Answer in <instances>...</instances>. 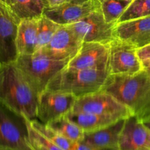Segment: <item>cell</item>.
<instances>
[{
	"label": "cell",
	"mask_w": 150,
	"mask_h": 150,
	"mask_svg": "<svg viewBox=\"0 0 150 150\" xmlns=\"http://www.w3.org/2000/svg\"><path fill=\"white\" fill-rule=\"evenodd\" d=\"M101 90L141 121L150 118V77L144 70L134 75H109Z\"/></svg>",
	"instance_id": "6da1fadb"
},
{
	"label": "cell",
	"mask_w": 150,
	"mask_h": 150,
	"mask_svg": "<svg viewBox=\"0 0 150 150\" xmlns=\"http://www.w3.org/2000/svg\"><path fill=\"white\" fill-rule=\"evenodd\" d=\"M38 100V95L14 63L0 67V105L19 117L34 120Z\"/></svg>",
	"instance_id": "7a4b0ae2"
},
{
	"label": "cell",
	"mask_w": 150,
	"mask_h": 150,
	"mask_svg": "<svg viewBox=\"0 0 150 150\" xmlns=\"http://www.w3.org/2000/svg\"><path fill=\"white\" fill-rule=\"evenodd\" d=\"M108 76V70L66 67L51 79L46 89L71 94L78 98L101 90Z\"/></svg>",
	"instance_id": "3957f363"
},
{
	"label": "cell",
	"mask_w": 150,
	"mask_h": 150,
	"mask_svg": "<svg viewBox=\"0 0 150 150\" xmlns=\"http://www.w3.org/2000/svg\"><path fill=\"white\" fill-rule=\"evenodd\" d=\"M68 62L51 59L37 51L31 55H19L13 63L39 96L46 89L51 79L67 66Z\"/></svg>",
	"instance_id": "277c9868"
},
{
	"label": "cell",
	"mask_w": 150,
	"mask_h": 150,
	"mask_svg": "<svg viewBox=\"0 0 150 150\" xmlns=\"http://www.w3.org/2000/svg\"><path fill=\"white\" fill-rule=\"evenodd\" d=\"M116 25V23L105 21L99 7L79 21L66 26L73 30L82 42H99L109 45L115 39Z\"/></svg>",
	"instance_id": "5b68a950"
},
{
	"label": "cell",
	"mask_w": 150,
	"mask_h": 150,
	"mask_svg": "<svg viewBox=\"0 0 150 150\" xmlns=\"http://www.w3.org/2000/svg\"><path fill=\"white\" fill-rule=\"evenodd\" d=\"M72 110L117 118L126 119L132 115L124 105L101 90L78 98Z\"/></svg>",
	"instance_id": "8992f818"
},
{
	"label": "cell",
	"mask_w": 150,
	"mask_h": 150,
	"mask_svg": "<svg viewBox=\"0 0 150 150\" xmlns=\"http://www.w3.org/2000/svg\"><path fill=\"white\" fill-rule=\"evenodd\" d=\"M76 99L71 94L46 89L38 96L37 118L47 124L66 116L73 109Z\"/></svg>",
	"instance_id": "52a82bcc"
},
{
	"label": "cell",
	"mask_w": 150,
	"mask_h": 150,
	"mask_svg": "<svg viewBox=\"0 0 150 150\" xmlns=\"http://www.w3.org/2000/svg\"><path fill=\"white\" fill-rule=\"evenodd\" d=\"M141 70L136 48L116 38L109 43V75H134Z\"/></svg>",
	"instance_id": "ba28073f"
},
{
	"label": "cell",
	"mask_w": 150,
	"mask_h": 150,
	"mask_svg": "<svg viewBox=\"0 0 150 150\" xmlns=\"http://www.w3.org/2000/svg\"><path fill=\"white\" fill-rule=\"evenodd\" d=\"M100 7L98 0H69L62 5L46 7L43 15L61 26L76 23Z\"/></svg>",
	"instance_id": "9c48e42d"
},
{
	"label": "cell",
	"mask_w": 150,
	"mask_h": 150,
	"mask_svg": "<svg viewBox=\"0 0 150 150\" xmlns=\"http://www.w3.org/2000/svg\"><path fill=\"white\" fill-rule=\"evenodd\" d=\"M82 42L68 26H60L48 44L40 51L51 59L69 62L79 51Z\"/></svg>",
	"instance_id": "30bf717a"
},
{
	"label": "cell",
	"mask_w": 150,
	"mask_h": 150,
	"mask_svg": "<svg viewBox=\"0 0 150 150\" xmlns=\"http://www.w3.org/2000/svg\"><path fill=\"white\" fill-rule=\"evenodd\" d=\"M9 110L0 105V148L9 150H28L26 124L20 125L10 116Z\"/></svg>",
	"instance_id": "8fae6325"
},
{
	"label": "cell",
	"mask_w": 150,
	"mask_h": 150,
	"mask_svg": "<svg viewBox=\"0 0 150 150\" xmlns=\"http://www.w3.org/2000/svg\"><path fill=\"white\" fill-rule=\"evenodd\" d=\"M18 20L7 6L0 3V65L15 62L18 57L16 37Z\"/></svg>",
	"instance_id": "7c38bea8"
},
{
	"label": "cell",
	"mask_w": 150,
	"mask_h": 150,
	"mask_svg": "<svg viewBox=\"0 0 150 150\" xmlns=\"http://www.w3.org/2000/svg\"><path fill=\"white\" fill-rule=\"evenodd\" d=\"M108 60L109 45L84 42L66 67L72 69L108 70Z\"/></svg>",
	"instance_id": "4fadbf2b"
},
{
	"label": "cell",
	"mask_w": 150,
	"mask_h": 150,
	"mask_svg": "<svg viewBox=\"0 0 150 150\" xmlns=\"http://www.w3.org/2000/svg\"><path fill=\"white\" fill-rule=\"evenodd\" d=\"M149 149L150 130L135 116H129L121 132L118 150Z\"/></svg>",
	"instance_id": "5bb4252c"
},
{
	"label": "cell",
	"mask_w": 150,
	"mask_h": 150,
	"mask_svg": "<svg viewBox=\"0 0 150 150\" xmlns=\"http://www.w3.org/2000/svg\"><path fill=\"white\" fill-rule=\"evenodd\" d=\"M115 38L136 49L150 43V16L119 22L114 29Z\"/></svg>",
	"instance_id": "9a60e30c"
},
{
	"label": "cell",
	"mask_w": 150,
	"mask_h": 150,
	"mask_svg": "<svg viewBox=\"0 0 150 150\" xmlns=\"http://www.w3.org/2000/svg\"><path fill=\"white\" fill-rule=\"evenodd\" d=\"M126 119H120L96 131L85 133L83 142L88 144L104 150H118L121 132Z\"/></svg>",
	"instance_id": "2e32d148"
},
{
	"label": "cell",
	"mask_w": 150,
	"mask_h": 150,
	"mask_svg": "<svg viewBox=\"0 0 150 150\" xmlns=\"http://www.w3.org/2000/svg\"><path fill=\"white\" fill-rule=\"evenodd\" d=\"M38 18L24 19L19 21L16 37L18 56L31 55L36 52Z\"/></svg>",
	"instance_id": "e0dca14e"
},
{
	"label": "cell",
	"mask_w": 150,
	"mask_h": 150,
	"mask_svg": "<svg viewBox=\"0 0 150 150\" xmlns=\"http://www.w3.org/2000/svg\"><path fill=\"white\" fill-rule=\"evenodd\" d=\"M66 116L71 121L79 126L85 133L96 131L109 125L116 122L120 119H125L109 117V116L98 115V114H91V113L76 111H73V110Z\"/></svg>",
	"instance_id": "ac0fdd59"
},
{
	"label": "cell",
	"mask_w": 150,
	"mask_h": 150,
	"mask_svg": "<svg viewBox=\"0 0 150 150\" xmlns=\"http://www.w3.org/2000/svg\"><path fill=\"white\" fill-rule=\"evenodd\" d=\"M6 6L19 21L38 18L48 7L46 0H5Z\"/></svg>",
	"instance_id": "d6986e66"
},
{
	"label": "cell",
	"mask_w": 150,
	"mask_h": 150,
	"mask_svg": "<svg viewBox=\"0 0 150 150\" xmlns=\"http://www.w3.org/2000/svg\"><path fill=\"white\" fill-rule=\"evenodd\" d=\"M47 125L69 140L76 143L83 140L85 133L66 116L60 117L47 123Z\"/></svg>",
	"instance_id": "ffe728a7"
},
{
	"label": "cell",
	"mask_w": 150,
	"mask_h": 150,
	"mask_svg": "<svg viewBox=\"0 0 150 150\" xmlns=\"http://www.w3.org/2000/svg\"><path fill=\"white\" fill-rule=\"evenodd\" d=\"M29 125L32 126V128L35 129L36 131L41 133L42 136L46 138L51 142L55 144L57 146L61 148L63 150H74L76 143L69 140L64 136H61L60 133L56 132L51 127H49L47 125L42 123L41 122L37 121L35 119L34 120H28Z\"/></svg>",
	"instance_id": "44dd1931"
},
{
	"label": "cell",
	"mask_w": 150,
	"mask_h": 150,
	"mask_svg": "<svg viewBox=\"0 0 150 150\" xmlns=\"http://www.w3.org/2000/svg\"><path fill=\"white\" fill-rule=\"evenodd\" d=\"M102 16L106 22L117 23L133 0H98Z\"/></svg>",
	"instance_id": "7402d4cb"
},
{
	"label": "cell",
	"mask_w": 150,
	"mask_h": 150,
	"mask_svg": "<svg viewBox=\"0 0 150 150\" xmlns=\"http://www.w3.org/2000/svg\"><path fill=\"white\" fill-rule=\"evenodd\" d=\"M60 26L61 25H59L44 15L38 18L37 51L44 48L49 42Z\"/></svg>",
	"instance_id": "603a6c76"
},
{
	"label": "cell",
	"mask_w": 150,
	"mask_h": 150,
	"mask_svg": "<svg viewBox=\"0 0 150 150\" xmlns=\"http://www.w3.org/2000/svg\"><path fill=\"white\" fill-rule=\"evenodd\" d=\"M148 16H150V0H133L117 23Z\"/></svg>",
	"instance_id": "cb8c5ba5"
},
{
	"label": "cell",
	"mask_w": 150,
	"mask_h": 150,
	"mask_svg": "<svg viewBox=\"0 0 150 150\" xmlns=\"http://www.w3.org/2000/svg\"><path fill=\"white\" fill-rule=\"evenodd\" d=\"M25 121V124H26V133H27V140L29 142L32 143L36 144L39 145V146H42L44 149L47 150H63L61 148L59 147L58 146L51 142L46 138L44 137V136L38 133V131L32 128V126L29 125V122H28L27 119L23 118Z\"/></svg>",
	"instance_id": "d4e9b609"
},
{
	"label": "cell",
	"mask_w": 150,
	"mask_h": 150,
	"mask_svg": "<svg viewBox=\"0 0 150 150\" xmlns=\"http://www.w3.org/2000/svg\"><path fill=\"white\" fill-rule=\"evenodd\" d=\"M137 54L141 62L150 59V43L137 49Z\"/></svg>",
	"instance_id": "484cf974"
},
{
	"label": "cell",
	"mask_w": 150,
	"mask_h": 150,
	"mask_svg": "<svg viewBox=\"0 0 150 150\" xmlns=\"http://www.w3.org/2000/svg\"><path fill=\"white\" fill-rule=\"evenodd\" d=\"M74 150H104V149H100L98 148L94 147V146H91V145L88 144L83 141L81 142H76V145H75V149Z\"/></svg>",
	"instance_id": "4316f807"
},
{
	"label": "cell",
	"mask_w": 150,
	"mask_h": 150,
	"mask_svg": "<svg viewBox=\"0 0 150 150\" xmlns=\"http://www.w3.org/2000/svg\"><path fill=\"white\" fill-rule=\"evenodd\" d=\"M48 4V7H55L67 2L69 0H46Z\"/></svg>",
	"instance_id": "83f0119b"
},
{
	"label": "cell",
	"mask_w": 150,
	"mask_h": 150,
	"mask_svg": "<svg viewBox=\"0 0 150 150\" xmlns=\"http://www.w3.org/2000/svg\"><path fill=\"white\" fill-rule=\"evenodd\" d=\"M141 64H142L143 70L145 71L147 73V75L150 77V59L142 61Z\"/></svg>",
	"instance_id": "f1b7e54d"
},
{
	"label": "cell",
	"mask_w": 150,
	"mask_h": 150,
	"mask_svg": "<svg viewBox=\"0 0 150 150\" xmlns=\"http://www.w3.org/2000/svg\"><path fill=\"white\" fill-rule=\"evenodd\" d=\"M27 144H28V146H29V147L30 148L31 150H47V149H44V148L42 147V146L36 144L29 142L28 140H27Z\"/></svg>",
	"instance_id": "f546056e"
},
{
	"label": "cell",
	"mask_w": 150,
	"mask_h": 150,
	"mask_svg": "<svg viewBox=\"0 0 150 150\" xmlns=\"http://www.w3.org/2000/svg\"><path fill=\"white\" fill-rule=\"evenodd\" d=\"M142 122H143V124H144V125H145L146 127L147 128L150 130V118L146 119V120H142Z\"/></svg>",
	"instance_id": "4dcf8cb0"
},
{
	"label": "cell",
	"mask_w": 150,
	"mask_h": 150,
	"mask_svg": "<svg viewBox=\"0 0 150 150\" xmlns=\"http://www.w3.org/2000/svg\"><path fill=\"white\" fill-rule=\"evenodd\" d=\"M0 3H1V4H4V5H6V1L5 0H0Z\"/></svg>",
	"instance_id": "1f68e13d"
},
{
	"label": "cell",
	"mask_w": 150,
	"mask_h": 150,
	"mask_svg": "<svg viewBox=\"0 0 150 150\" xmlns=\"http://www.w3.org/2000/svg\"><path fill=\"white\" fill-rule=\"evenodd\" d=\"M0 150H9V149H1V148H0Z\"/></svg>",
	"instance_id": "d6a6232c"
},
{
	"label": "cell",
	"mask_w": 150,
	"mask_h": 150,
	"mask_svg": "<svg viewBox=\"0 0 150 150\" xmlns=\"http://www.w3.org/2000/svg\"><path fill=\"white\" fill-rule=\"evenodd\" d=\"M28 150H31V149H30V148H29V149H28Z\"/></svg>",
	"instance_id": "836d02e7"
},
{
	"label": "cell",
	"mask_w": 150,
	"mask_h": 150,
	"mask_svg": "<svg viewBox=\"0 0 150 150\" xmlns=\"http://www.w3.org/2000/svg\"><path fill=\"white\" fill-rule=\"evenodd\" d=\"M0 67H1V65H0Z\"/></svg>",
	"instance_id": "e575fe53"
},
{
	"label": "cell",
	"mask_w": 150,
	"mask_h": 150,
	"mask_svg": "<svg viewBox=\"0 0 150 150\" xmlns=\"http://www.w3.org/2000/svg\"><path fill=\"white\" fill-rule=\"evenodd\" d=\"M149 150H150V149H149Z\"/></svg>",
	"instance_id": "d590c367"
}]
</instances>
